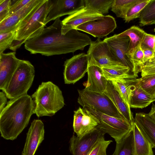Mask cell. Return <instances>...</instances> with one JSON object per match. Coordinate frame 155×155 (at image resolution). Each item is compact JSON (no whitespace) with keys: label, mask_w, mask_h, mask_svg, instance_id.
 Listing matches in <instances>:
<instances>
[{"label":"cell","mask_w":155,"mask_h":155,"mask_svg":"<svg viewBox=\"0 0 155 155\" xmlns=\"http://www.w3.org/2000/svg\"><path fill=\"white\" fill-rule=\"evenodd\" d=\"M104 93L110 99L125 119L133 125L134 119L130 108L114 89L110 81H108L106 89Z\"/></svg>","instance_id":"d6986e66"},{"label":"cell","mask_w":155,"mask_h":155,"mask_svg":"<svg viewBox=\"0 0 155 155\" xmlns=\"http://www.w3.org/2000/svg\"><path fill=\"white\" fill-rule=\"evenodd\" d=\"M34 113L31 97L26 94L10 100L0 113L1 137L6 140L16 139L28 126Z\"/></svg>","instance_id":"7a4b0ae2"},{"label":"cell","mask_w":155,"mask_h":155,"mask_svg":"<svg viewBox=\"0 0 155 155\" xmlns=\"http://www.w3.org/2000/svg\"><path fill=\"white\" fill-rule=\"evenodd\" d=\"M73 127L74 132L78 136L81 128L82 123L84 112L83 108L79 107L74 111Z\"/></svg>","instance_id":"d590c367"},{"label":"cell","mask_w":155,"mask_h":155,"mask_svg":"<svg viewBox=\"0 0 155 155\" xmlns=\"http://www.w3.org/2000/svg\"><path fill=\"white\" fill-rule=\"evenodd\" d=\"M101 69L104 76L108 81L136 78L127 67L119 68H103Z\"/></svg>","instance_id":"d4e9b609"},{"label":"cell","mask_w":155,"mask_h":155,"mask_svg":"<svg viewBox=\"0 0 155 155\" xmlns=\"http://www.w3.org/2000/svg\"><path fill=\"white\" fill-rule=\"evenodd\" d=\"M98 120L97 127L113 137L117 143L121 141L132 131L133 125L126 120L110 116L89 108H83Z\"/></svg>","instance_id":"8992f818"},{"label":"cell","mask_w":155,"mask_h":155,"mask_svg":"<svg viewBox=\"0 0 155 155\" xmlns=\"http://www.w3.org/2000/svg\"><path fill=\"white\" fill-rule=\"evenodd\" d=\"M134 155H154L153 147L134 122L133 125Z\"/></svg>","instance_id":"7402d4cb"},{"label":"cell","mask_w":155,"mask_h":155,"mask_svg":"<svg viewBox=\"0 0 155 155\" xmlns=\"http://www.w3.org/2000/svg\"><path fill=\"white\" fill-rule=\"evenodd\" d=\"M142 50L143 53V62L144 64L154 57L155 53L149 49H144Z\"/></svg>","instance_id":"60d3db41"},{"label":"cell","mask_w":155,"mask_h":155,"mask_svg":"<svg viewBox=\"0 0 155 155\" xmlns=\"http://www.w3.org/2000/svg\"><path fill=\"white\" fill-rule=\"evenodd\" d=\"M140 71L141 77L155 73V56L144 64Z\"/></svg>","instance_id":"74e56055"},{"label":"cell","mask_w":155,"mask_h":155,"mask_svg":"<svg viewBox=\"0 0 155 155\" xmlns=\"http://www.w3.org/2000/svg\"><path fill=\"white\" fill-rule=\"evenodd\" d=\"M16 31H11L0 34V54L9 48L15 39Z\"/></svg>","instance_id":"836d02e7"},{"label":"cell","mask_w":155,"mask_h":155,"mask_svg":"<svg viewBox=\"0 0 155 155\" xmlns=\"http://www.w3.org/2000/svg\"><path fill=\"white\" fill-rule=\"evenodd\" d=\"M141 88L148 94L155 98V73L138 79Z\"/></svg>","instance_id":"4dcf8cb0"},{"label":"cell","mask_w":155,"mask_h":155,"mask_svg":"<svg viewBox=\"0 0 155 155\" xmlns=\"http://www.w3.org/2000/svg\"><path fill=\"white\" fill-rule=\"evenodd\" d=\"M63 73L64 83L74 84L87 72L89 61L87 54L81 53L67 60L64 63Z\"/></svg>","instance_id":"30bf717a"},{"label":"cell","mask_w":155,"mask_h":155,"mask_svg":"<svg viewBox=\"0 0 155 155\" xmlns=\"http://www.w3.org/2000/svg\"><path fill=\"white\" fill-rule=\"evenodd\" d=\"M26 41L24 40L19 41L14 39L12 42L9 48L10 50L15 51L17 49L20 47L23 44H25Z\"/></svg>","instance_id":"b9f144b4"},{"label":"cell","mask_w":155,"mask_h":155,"mask_svg":"<svg viewBox=\"0 0 155 155\" xmlns=\"http://www.w3.org/2000/svg\"><path fill=\"white\" fill-rule=\"evenodd\" d=\"M6 95L3 91L0 92V113L6 106V104H7V100Z\"/></svg>","instance_id":"7bdbcfd3"},{"label":"cell","mask_w":155,"mask_h":155,"mask_svg":"<svg viewBox=\"0 0 155 155\" xmlns=\"http://www.w3.org/2000/svg\"><path fill=\"white\" fill-rule=\"evenodd\" d=\"M129 57L138 71L140 72L144 64L143 62V53L140 46V44L134 48Z\"/></svg>","instance_id":"d6a6232c"},{"label":"cell","mask_w":155,"mask_h":155,"mask_svg":"<svg viewBox=\"0 0 155 155\" xmlns=\"http://www.w3.org/2000/svg\"><path fill=\"white\" fill-rule=\"evenodd\" d=\"M110 81L114 89L129 106L130 97L133 87V79L124 78Z\"/></svg>","instance_id":"cb8c5ba5"},{"label":"cell","mask_w":155,"mask_h":155,"mask_svg":"<svg viewBox=\"0 0 155 155\" xmlns=\"http://www.w3.org/2000/svg\"><path fill=\"white\" fill-rule=\"evenodd\" d=\"M52 6L45 24L66 15H71L84 6V0H51Z\"/></svg>","instance_id":"2e32d148"},{"label":"cell","mask_w":155,"mask_h":155,"mask_svg":"<svg viewBox=\"0 0 155 155\" xmlns=\"http://www.w3.org/2000/svg\"><path fill=\"white\" fill-rule=\"evenodd\" d=\"M104 16L97 11L84 6L62 21V34L64 35L69 31L75 29L80 25L87 21L101 18Z\"/></svg>","instance_id":"5bb4252c"},{"label":"cell","mask_w":155,"mask_h":155,"mask_svg":"<svg viewBox=\"0 0 155 155\" xmlns=\"http://www.w3.org/2000/svg\"><path fill=\"white\" fill-rule=\"evenodd\" d=\"M154 53H155V51Z\"/></svg>","instance_id":"bcb514c9"},{"label":"cell","mask_w":155,"mask_h":155,"mask_svg":"<svg viewBox=\"0 0 155 155\" xmlns=\"http://www.w3.org/2000/svg\"><path fill=\"white\" fill-rule=\"evenodd\" d=\"M83 109L84 114L79 135L78 136L80 137L94 130L97 127L98 122V120L95 116L87 110Z\"/></svg>","instance_id":"484cf974"},{"label":"cell","mask_w":155,"mask_h":155,"mask_svg":"<svg viewBox=\"0 0 155 155\" xmlns=\"http://www.w3.org/2000/svg\"><path fill=\"white\" fill-rule=\"evenodd\" d=\"M88 78L85 89L101 93L105 91L108 81L104 76L101 68L95 65L89 66Z\"/></svg>","instance_id":"ac0fdd59"},{"label":"cell","mask_w":155,"mask_h":155,"mask_svg":"<svg viewBox=\"0 0 155 155\" xmlns=\"http://www.w3.org/2000/svg\"><path fill=\"white\" fill-rule=\"evenodd\" d=\"M112 155H134L132 131L121 141L116 143Z\"/></svg>","instance_id":"4316f807"},{"label":"cell","mask_w":155,"mask_h":155,"mask_svg":"<svg viewBox=\"0 0 155 155\" xmlns=\"http://www.w3.org/2000/svg\"><path fill=\"white\" fill-rule=\"evenodd\" d=\"M117 27L115 18L110 15L87 21L78 26L75 29L90 34L95 37L103 38L112 32Z\"/></svg>","instance_id":"4fadbf2b"},{"label":"cell","mask_w":155,"mask_h":155,"mask_svg":"<svg viewBox=\"0 0 155 155\" xmlns=\"http://www.w3.org/2000/svg\"><path fill=\"white\" fill-rule=\"evenodd\" d=\"M113 1L114 0H84V6L103 15L108 13Z\"/></svg>","instance_id":"f546056e"},{"label":"cell","mask_w":155,"mask_h":155,"mask_svg":"<svg viewBox=\"0 0 155 155\" xmlns=\"http://www.w3.org/2000/svg\"><path fill=\"white\" fill-rule=\"evenodd\" d=\"M133 87L129 99L130 108L142 109L155 101L140 87L138 79H133Z\"/></svg>","instance_id":"ffe728a7"},{"label":"cell","mask_w":155,"mask_h":155,"mask_svg":"<svg viewBox=\"0 0 155 155\" xmlns=\"http://www.w3.org/2000/svg\"><path fill=\"white\" fill-rule=\"evenodd\" d=\"M112 142L111 140H105L104 137L102 138L94 147L88 155H107L106 149Z\"/></svg>","instance_id":"e575fe53"},{"label":"cell","mask_w":155,"mask_h":155,"mask_svg":"<svg viewBox=\"0 0 155 155\" xmlns=\"http://www.w3.org/2000/svg\"><path fill=\"white\" fill-rule=\"evenodd\" d=\"M31 1V0H15L14 2L12 1V5L6 18L21 9Z\"/></svg>","instance_id":"ab89813d"},{"label":"cell","mask_w":155,"mask_h":155,"mask_svg":"<svg viewBox=\"0 0 155 155\" xmlns=\"http://www.w3.org/2000/svg\"><path fill=\"white\" fill-rule=\"evenodd\" d=\"M45 1L31 0L25 6L0 22V34L16 31L26 23Z\"/></svg>","instance_id":"9c48e42d"},{"label":"cell","mask_w":155,"mask_h":155,"mask_svg":"<svg viewBox=\"0 0 155 155\" xmlns=\"http://www.w3.org/2000/svg\"><path fill=\"white\" fill-rule=\"evenodd\" d=\"M150 117L155 121V104L153 103L151 108L148 113Z\"/></svg>","instance_id":"ee69618b"},{"label":"cell","mask_w":155,"mask_h":155,"mask_svg":"<svg viewBox=\"0 0 155 155\" xmlns=\"http://www.w3.org/2000/svg\"><path fill=\"white\" fill-rule=\"evenodd\" d=\"M15 51L0 54V89L3 91L16 70L20 59Z\"/></svg>","instance_id":"e0dca14e"},{"label":"cell","mask_w":155,"mask_h":155,"mask_svg":"<svg viewBox=\"0 0 155 155\" xmlns=\"http://www.w3.org/2000/svg\"><path fill=\"white\" fill-rule=\"evenodd\" d=\"M86 54L89 66L95 65L101 68H119L127 67L118 61L107 43L100 38L91 41Z\"/></svg>","instance_id":"ba28073f"},{"label":"cell","mask_w":155,"mask_h":155,"mask_svg":"<svg viewBox=\"0 0 155 155\" xmlns=\"http://www.w3.org/2000/svg\"><path fill=\"white\" fill-rule=\"evenodd\" d=\"M134 119L143 134L155 148V121L148 114L144 113H136Z\"/></svg>","instance_id":"44dd1931"},{"label":"cell","mask_w":155,"mask_h":155,"mask_svg":"<svg viewBox=\"0 0 155 155\" xmlns=\"http://www.w3.org/2000/svg\"><path fill=\"white\" fill-rule=\"evenodd\" d=\"M151 0H140L133 6L127 12L124 20L125 22H129L135 19L139 18L140 14Z\"/></svg>","instance_id":"1f68e13d"},{"label":"cell","mask_w":155,"mask_h":155,"mask_svg":"<svg viewBox=\"0 0 155 155\" xmlns=\"http://www.w3.org/2000/svg\"><path fill=\"white\" fill-rule=\"evenodd\" d=\"M139 18L140 26L155 24V0H150L141 12Z\"/></svg>","instance_id":"f1b7e54d"},{"label":"cell","mask_w":155,"mask_h":155,"mask_svg":"<svg viewBox=\"0 0 155 155\" xmlns=\"http://www.w3.org/2000/svg\"><path fill=\"white\" fill-rule=\"evenodd\" d=\"M44 124L40 120H34L27 134L21 155H34L44 139Z\"/></svg>","instance_id":"9a60e30c"},{"label":"cell","mask_w":155,"mask_h":155,"mask_svg":"<svg viewBox=\"0 0 155 155\" xmlns=\"http://www.w3.org/2000/svg\"><path fill=\"white\" fill-rule=\"evenodd\" d=\"M11 0H0V22L7 17L12 5Z\"/></svg>","instance_id":"f35d334b"},{"label":"cell","mask_w":155,"mask_h":155,"mask_svg":"<svg viewBox=\"0 0 155 155\" xmlns=\"http://www.w3.org/2000/svg\"><path fill=\"white\" fill-rule=\"evenodd\" d=\"M140 0H114L111 10L117 17L125 18L129 10Z\"/></svg>","instance_id":"83f0119b"},{"label":"cell","mask_w":155,"mask_h":155,"mask_svg":"<svg viewBox=\"0 0 155 155\" xmlns=\"http://www.w3.org/2000/svg\"><path fill=\"white\" fill-rule=\"evenodd\" d=\"M34 113L38 117L51 116L64 104L62 91L52 82H42L32 95Z\"/></svg>","instance_id":"3957f363"},{"label":"cell","mask_w":155,"mask_h":155,"mask_svg":"<svg viewBox=\"0 0 155 155\" xmlns=\"http://www.w3.org/2000/svg\"><path fill=\"white\" fill-rule=\"evenodd\" d=\"M142 50L149 49L155 51V35L146 32L140 43Z\"/></svg>","instance_id":"8d00e7d4"},{"label":"cell","mask_w":155,"mask_h":155,"mask_svg":"<svg viewBox=\"0 0 155 155\" xmlns=\"http://www.w3.org/2000/svg\"><path fill=\"white\" fill-rule=\"evenodd\" d=\"M62 27L60 18H57L40 35L26 41L25 43V49L31 54H40L48 56L83 50L91 44L92 41L89 37L76 29L62 34Z\"/></svg>","instance_id":"6da1fadb"},{"label":"cell","mask_w":155,"mask_h":155,"mask_svg":"<svg viewBox=\"0 0 155 155\" xmlns=\"http://www.w3.org/2000/svg\"><path fill=\"white\" fill-rule=\"evenodd\" d=\"M78 102L83 108H89L108 115L125 119L110 99L104 93L78 90Z\"/></svg>","instance_id":"5b68a950"},{"label":"cell","mask_w":155,"mask_h":155,"mask_svg":"<svg viewBox=\"0 0 155 155\" xmlns=\"http://www.w3.org/2000/svg\"><path fill=\"white\" fill-rule=\"evenodd\" d=\"M105 133L97 127L81 137L73 135L70 141L69 150L73 155H88Z\"/></svg>","instance_id":"7c38bea8"},{"label":"cell","mask_w":155,"mask_h":155,"mask_svg":"<svg viewBox=\"0 0 155 155\" xmlns=\"http://www.w3.org/2000/svg\"><path fill=\"white\" fill-rule=\"evenodd\" d=\"M104 41L107 43L118 61L124 66L129 68L131 73L137 77L139 71L128 55L130 41L129 37L120 36L117 34L106 37Z\"/></svg>","instance_id":"8fae6325"},{"label":"cell","mask_w":155,"mask_h":155,"mask_svg":"<svg viewBox=\"0 0 155 155\" xmlns=\"http://www.w3.org/2000/svg\"><path fill=\"white\" fill-rule=\"evenodd\" d=\"M52 6L51 0H45L28 21L16 31L15 40L27 41L40 35Z\"/></svg>","instance_id":"52a82bcc"},{"label":"cell","mask_w":155,"mask_h":155,"mask_svg":"<svg viewBox=\"0 0 155 155\" xmlns=\"http://www.w3.org/2000/svg\"><path fill=\"white\" fill-rule=\"evenodd\" d=\"M145 33L143 30L134 25L118 34L120 36H127L130 38L128 50L129 57L134 48L141 43Z\"/></svg>","instance_id":"603a6c76"},{"label":"cell","mask_w":155,"mask_h":155,"mask_svg":"<svg viewBox=\"0 0 155 155\" xmlns=\"http://www.w3.org/2000/svg\"><path fill=\"white\" fill-rule=\"evenodd\" d=\"M154 31L155 32V28L154 29Z\"/></svg>","instance_id":"f6af8a7d"},{"label":"cell","mask_w":155,"mask_h":155,"mask_svg":"<svg viewBox=\"0 0 155 155\" xmlns=\"http://www.w3.org/2000/svg\"><path fill=\"white\" fill-rule=\"evenodd\" d=\"M34 66L28 61L20 60L18 67L3 91L7 98H16L27 94L35 76Z\"/></svg>","instance_id":"277c9868"}]
</instances>
